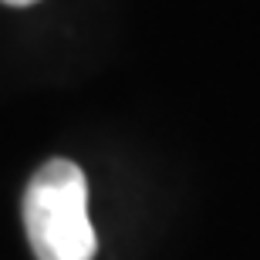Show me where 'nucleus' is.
Segmentation results:
<instances>
[{"label": "nucleus", "mask_w": 260, "mask_h": 260, "mask_svg": "<svg viewBox=\"0 0 260 260\" xmlns=\"http://www.w3.org/2000/svg\"><path fill=\"white\" fill-rule=\"evenodd\" d=\"M24 230L38 260H91L95 230L88 220V183L71 159H51L24 193Z\"/></svg>", "instance_id": "obj_1"}, {"label": "nucleus", "mask_w": 260, "mask_h": 260, "mask_svg": "<svg viewBox=\"0 0 260 260\" xmlns=\"http://www.w3.org/2000/svg\"><path fill=\"white\" fill-rule=\"evenodd\" d=\"M7 7H30V4H38V0H4Z\"/></svg>", "instance_id": "obj_2"}]
</instances>
